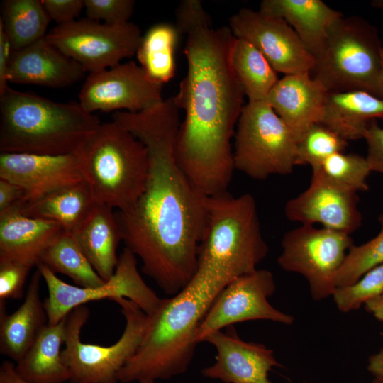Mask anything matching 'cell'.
Listing matches in <instances>:
<instances>
[{"label":"cell","mask_w":383,"mask_h":383,"mask_svg":"<svg viewBox=\"0 0 383 383\" xmlns=\"http://www.w3.org/2000/svg\"><path fill=\"white\" fill-rule=\"evenodd\" d=\"M179 110L171 97L140 112L112 115L144 144L149 160L143 193L129 209L115 213L122 241L140 259L143 272L170 296L194 274L207 223V196L176 159Z\"/></svg>","instance_id":"obj_1"},{"label":"cell","mask_w":383,"mask_h":383,"mask_svg":"<svg viewBox=\"0 0 383 383\" xmlns=\"http://www.w3.org/2000/svg\"><path fill=\"white\" fill-rule=\"evenodd\" d=\"M229 26L198 27L187 34L188 70L174 96L185 111L175 143L177 161L204 196L227 192L235 170L231 140L245 96L232 66Z\"/></svg>","instance_id":"obj_2"},{"label":"cell","mask_w":383,"mask_h":383,"mask_svg":"<svg viewBox=\"0 0 383 383\" xmlns=\"http://www.w3.org/2000/svg\"><path fill=\"white\" fill-rule=\"evenodd\" d=\"M230 282L197 267L177 294L162 299L148 316L143 340L118 373L123 383L169 379L187 371L194 357L197 329L207 311Z\"/></svg>","instance_id":"obj_3"},{"label":"cell","mask_w":383,"mask_h":383,"mask_svg":"<svg viewBox=\"0 0 383 383\" xmlns=\"http://www.w3.org/2000/svg\"><path fill=\"white\" fill-rule=\"evenodd\" d=\"M79 103L56 102L9 87L0 95V152L75 154L101 125Z\"/></svg>","instance_id":"obj_4"},{"label":"cell","mask_w":383,"mask_h":383,"mask_svg":"<svg viewBox=\"0 0 383 383\" xmlns=\"http://www.w3.org/2000/svg\"><path fill=\"white\" fill-rule=\"evenodd\" d=\"M75 155L96 203L123 211L143 193L149 170L147 148L115 121L101 123Z\"/></svg>","instance_id":"obj_5"},{"label":"cell","mask_w":383,"mask_h":383,"mask_svg":"<svg viewBox=\"0 0 383 383\" xmlns=\"http://www.w3.org/2000/svg\"><path fill=\"white\" fill-rule=\"evenodd\" d=\"M207 223L197 265L229 281L255 270L266 257L255 198L228 192L206 198Z\"/></svg>","instance_id":"obj_6"},{"label":"cell","mask_w":383,"mask_h":383,"mask_svg":"<svg viewBox=\"0 0 383 383\" xmlns=\"http://www.w3.org/2000/svg\"><path fill=\"white\" fill-rule=\"evenodd\" d=\"M382 48L375 26L357 16H343L329 27L310 74L328 91L359 90L382 98Z\"/></svg>","instance_id":"obj_7"},{"label":"cell","mask_w":383,"mask_h":383,"mask_svg":"<svg viewBox=\"0 0 383 383\" xmlns=\"http://www.w3.org/2000/svg\"><path fill=\"white\" fill-rule=\"evenodd\" d=\"M113 301L120 306L126 325L119 339L109 346L82 342L81 331L89 317L87 306H78L67 315L62 358L72 383H117L119 372L137 351L148 316L129 299Z\"/></svg>","instance_id":"obj_8"},{"label":"cell","mask_w":383,"mask_h":383,"mask_svg":"<svg viewBox=\"0 0 383 383\" xmlns=\"http://www.w3.org/2000/svg\"><path fill=\"white\" fill-rule=\"evenodd\" d=\"M297 141L266 101L244 106L235 133V170L256 180L287 175L296 166Z\"/></svg>","instance_id":"obj_9"},{"label":"cell","mask_w":383,"mask_h":383,"mask_svg":"<svg viewBox=\"0 0 383 383\" xmlns=\"http://www.w3.org/2000/svg\"><path fill=\"white\" fill-rule=\"evenodd\" d=\"M353 245L350 234L301 225L283 235L277 263L284 271L303 276L312 299L318 301L333 296L337 274Z\"/></svg>","instance_id":"obj_10"},{"label":"cell","mask_w":383,"mask_h":383,"mask_svg":"<svg viewBox=\"0 0 383 383\" xmlns=\"http://www.w3.org/2000/svg\"><path fill=\"white\" fill-rule=\"evenodd\" d=\"M36 267L48 289V295L43 304L48 324L59 323L75 308L93 301L126 298L148 316L152 314L162 301L145 282L138 269L136 256L126 248L118 256L113 276L93 288L69 284L43 264Z\"/></svg>","instance_id":"obj_11"},{"label":"cell","mask_w":383,"mask_h":383,"mask_svg":"<svg viewBox=\"0 0 383 383\" xmlns=\"http://www.w3.org/2000/svg\"><path fill=\"white\" fill-rule=\"evenodd\" d=\"M142 37L132 22L113 26L87 18L57 25L45 35L89 73L113 67L136 55Z\"/></svg>","instance_id":"obj_12"},{"label":"cell","mask_w":383,"mask_h":383,"mask_svg":"<svg viewBox=\"0 0 383 383\" xmlns=\"http://www.w3.org/2000/svg\"><path fill=\"white\" fill-rule=\"evenodd\" d=\"M275 289L274 275L265 269H256L231 281L201 321L196 332L197 343L204 342L209 335L224 328L247 321L292 324L294 316L274 308L268 301Z\"/></svg>","instance_id":"obj_13"},{"label":"cell","mask_w":383,"mask_h":383,"mask_svg":"<svg viewBox=\"0 0 383 383\" xmlns=\"http://www.w3.org/2000/svg\"><path fill=\"white\" fill-rule=\"evenodd\" d=\"M162 85L152 81L134 61L90 72L79 91V104L89 113H138L164 99Z\"/></svg>","instance_id":"obj_14"},{"label":"cell","mask_w":383,"mask_h":383,"mask_svg":"<svg viewBox=\"0 0 383 383\" xmlns=\"http://www.w3.org/2000/svg\"><path fill=\"white\" fill-rule=\"evenodd\" d=\"M229 28L236 38L257 49L277 72H310L313 67V56L282 18L243 8L231 17Z\"/></svg>","instance_id":"obj_15"},{"label":"cell","mask_w":383,"mask_h":383,"mask_svg":"<svg viewBox=\"0 0 383 383\" xmlns=\"http://www.w3.org/2000/svg\"><path fill=\"white\" fill-rule=\"evenodd\" d=\"M357 193L337 184L318 169H313L309 186L289 200L284 213L291 221L314 226L351 235L361 226Z\"/></svg>","instance_id":"obj_16"},{"label":"cell","mask_w":383,"mask_h":383,"mask_svg":"<svg viewBox=\"0 0 383 383\" xmlns=\"http://www.w3.org/2000/svg\"><path fill=\"white\" fill-rule=\"evenodd\" d=\"M204 342L216 350L215 362L201 370L207 378L224 383H272L268 372L273 367L280 366L272 350L261 343L243 340L234 326L209 335Z\"/></svg>","instance_id":"obj_17"},{"label":"cell","mask_w":383,"mask_h":383,"mask_svg":"<svg viewBox=\"0 0 383 383\" xmlns=\"http://www.w3.org/2000/svg\"><path fill=\"white\" fill-rule=\"evenodd\" d=\"M0 178L22 188L25 192V202L84 181L79 161L75 154L1 153Z\"/></svg>","instance_id":"obj_18"},{"label":"cell","mask_w":383,"mask_h":383,"mask_svg":"<svg viewBox=\"0 0 383 383\" xmlns=\"http://www.w3.org/2000/svg\"><path fill=\"white\" fill-rule=\"evenodd\" d=\"M87 71L45 37L13 50L9 66V82L51 88L70 87L82 80Z\"/></svg>","instance_id":"obj_19"},{"label":"cell","mask_w":383,"mask_h":383,"mask_svg":"<svg viewBox=\"0 0 383 383\" xmlns=\"http://www.w3.org/2000/svg\"><path fill=\"white\" fill-rule=\"evenodd\" d=\"M328 92L310 72L287 74L278 80L266 101L298 142L311 126L321 123Z\"/></svg>","instance_id":"obj_20"},{"label":"cell","mask_w":383,"mask_h":383,"mask_svg":"<svg viewBox=\"0 0 383 383\" xmlns=\"http://www.w3.org/2000/svg\"><path fill=\"white\" fill-rule=\"evenodd\" d=\"M62 231L55 221L25 216L16 205L0 214V259L37 266L43 253Z\"/></svg>","instance_id":"obj_21"},{"label":"cell","mask_w":383,"mask_h":383,"mask_svg":"<svg viewBox=\"0 0 383 383\" xmlns=\"http://www.w3.org/2000/svg\"><path fill=\"white\" fill-rule=\"evenodd\" d=\"M41 279L37 269L32 275L24 301L14 312L6 313L5 301H0V353L16 362L26 354L48 323L40 296Z\"/></svg>","instance_id":"obj_22"},{"label":"cell","mask_w":383,"mask_h":383,"mask_svg":"<svg viewBox=\"0 0 383 383\" xmlns=\"http://www.w3.org/2000/svg\"><path fill=\"white\" fill-rule=\"evenodd\" d=\"M260 11L285 21L313 57L321 50L329 27L343 16L321 0H264Z\"/></svg>","instance_id":"obj_23"},{"label":"cell","mask_w":383,"mask_h":383,"mask_svg":"<svg viewBox=\"0 0 383 383\" xmlns=\"http://www.w3.org/2000/svg\"><path fill=\"white\" fill-rule=\"evenodd\" d=\"M113 209L96 203L74 233L93 268L105 282L115 272L118 262L117 249L122 240Z\"/></svg>","instance_id":"obj_24"},{"label":"cell","mask_w":383,"mask_h":383,"mask_svg":"<svg viewBox=\"0 0 383 383\" xmlns=\"http://www.w3.org/2000/svg\"><path fill=\"white\" fill-rule=\"evenodd\" d=\"M377 119L383 120V98L359 90L328 91L321 123L349 140L363 138Z\"/></svg>","instance_id":"obj_25"},{"label":"cell","mask_w":383,"mask_h":383,"mask_svg":"<svg viewBox=\"0 0 383 383\" xmlns=\"http://www.w3.org/2000/svg\"><path fill=\"white\" fill-rule=\"evenodd\" d=\"M96 202L84 181L62 187L19 206L26 216L55 221L63 231L74 233Z\"/></svg>","instance_id":"obj_26"},{"label":"cell","mask_w":383,"mask_h":383,"mask_svg":"<svg viewBox=\"0 0 383 383\" xmlns=\"http://www.w3.org/2000/svg\"><path fill=\"white\" fill-rule=\"evenodd\" d=\"M67 316L57 323H47L26 354L16 362V370L24 379L33 383H63L70 380L61 350L65 343Z\"/></svg>","instance_id":"obj_27"},{"label":"cell","mask_w":383,"mask_h":383,"mask_svg":"<svg viewBox=\"0 0 383 383\" xmlns=\"http://www.w3.org/2000/svg\"><path fill=\"white\" fill-rule=\"evenodd\" d=\"M0 24L12 50L28 46L46 35L50 21L42 0H4Z\"/></svg>","instance_id":"obj_28"},{"label":"cell","mask_w":383,"mask_h":383,"mask_svg":"<svg viewBox=\"0 0 383 383\" xmlns=\"http://www.w3.org/2000/svg\"><path fill=\"white\" fill-rule=\"evenodd\" d=\"M38 264L55 274L67 276L80 287L93 288L105 282L93 268L74 234L65 231L47 248Z\"/></svg>","instance_id":"obj_29"},{"label":"cell","mask_w":383,"mask_h":383,"mask_svg":"<svg viewBox=\"0 0 383 383\" xmlns=\"http://www.w3.org/2000/svg\"><path fill=\"white\" fill-rule=\"evenodd\" d=\"M231 62L249 102L266 101L279 79L263 55L248 41L236 38Z\"/></svg>","instance_id":"obj_30"},{"label":"cell","mask_w":383,"mask_h":383,"mask_svg":"<svg viewBox=\"0 0 383 383\" xmlns=\"http://www.w3.org/2000/svg\"><path fill=\"white\" fill-rule=\"evenodd\" d=\"M179 33L175 26L159 23L142 37L136 55L147 75L163 85L174 75V51Z\"/></svg>","instance_id":"obj_31"},{"label":"cell","mask_w":383,"mask_h":383,"mask_svg":"<svg viewBox=\"0 0 383 383\" xmlns=\"http://www.w3.org/2000/svg\"><path fill=\"white\" fill-rule=\"evenodd\" d=\"M348 145V140L328 126L313 124L297 142L296 165L316 168L331 155L344 152Z\"/></svg>","instance_id":"obj_32"},{"label":"cell","mask_w":383,"mask_h":383,"mask_svg":"<svg viewBox=\"0 0 383 383\" xmlns=\"http://www.w3.org/2000/svg\"><path fill=\"white\" fill-rule=\"evenodd\" d=\"M314 169H318L331 181L353 192L369 189L367 178L372 170L366 157L337 152Z\"/></svg>","instance_id":"obj_33"},{"label":"cell","mask_w":383,"mask_h":383,"mask_svg":"<svg viewBox=\"0 0 383 383\" xmlns=\"http://www.w3.org/2000/svg\"><path fill=\"white\" fill-rule=\"evenodd\" d=\"M379 221L381 229L374 238L350 248L336 276L337 288L355 283L369 270L383 263V213L379 216Z\"/></svg>","instance_id":"obj_34"},{"label":"cell","mask_w":383,"mask_h":383,"mask_svg":"<svg viewBox=\"0 0 383 383\" xmlns=\"http://www.w3.org/2000/svg\"><path fill=\"white\" fill-rule=\"evenodd\" d=\"M382 294L383 263L369 270L355 283L338 287L332 296L337 309L348 313Z\"/></svg>","instance_id":"obj_35"},{"label":"cell","mask_w":383,"mask_h":383,"mask_svg":"<svg viewBox=\"0 0 383 383\" xmlns=\"http://www.w3.org/2000/svg\"><path fill=\"white\" fill-rule=\"evenodd\" d=\"M86 18L118 26L129 22L134 11L133 0H84Z\"/></svg>","instance_id":"obj_36"},{"label":"cell","mask_w":383,"mask_h":383,"mask_svg":"<svg viewBox=\"0 0 383 383\" xmlns=\"http://www.w3.org/2000/svg\"><path fill=\"white\" fill-rule=\"evenodd\" d=\"M32 268L16 260L0 259V301L22 298Z\"/></svg>","instance_id":"obj_37"},{"label":"cell","mask_w":383,"mask_h":383,"mask_svg":"<svg viewBox=\"0 0 383 383\" xmlns=\"http://www.w3.org/2000/svg\"><path fill=\"white\" fill-rule=\"evenodd\" d=\"M176 28L180 34H187L201 26H210L211 19L201 1L185 0L176 10Z\"/></svg>","instance_id":"obj_38"},{"label":"cell","mask_w":383,"mask_h":383,"mask_svg":"<svg viewBox=\"0 0 383 383\" xmlns=\"http://www.w3.org/2000/svg\"><path fill=\"white\" fill-rule=\"evenodd\" d=\"M50 20L57 25L73 22L84 9V0H42Z\"/></svg>","instance_id":"obj_39"},{"label":"cell","mask_w":383,"mask_h":383,"mask_svg":"<svg viewBox=\"0 0 383 383\" xmlns=\"http://www.w3.org/2000/svg\"><path fill=\"white\" fill-rule=\"evenodd\" d=\"M367 147L366 158L372 172H379L383 175V128L380 127L377 120L372 121L365 133Z\"/></svg>","instance_id":"obj_40"},{"label":"cell","mask_w":383,"mask_h":383,"mask_svg":"<svg viewBox=\"0 0 383 383\" xmlns=\"http://www.w3.org/2000/svg\"><path fill=\"white\" fill-rule=\"evenodd\" d=\"M26 201L22 188L11 181L0 178V214Z\"/></svg>","instance_id":"obj_41"},{"label":"cell","mask_w":383,"mask_h":383,"mask_svg":"<svg viewBox=\"0 0 383 383\" xmlns=\"http://www.w3.org/2000/svg\"><path fill=\"white\" fill-rule=\"evenodd\" d=\"M12 52L11 43L0 24V95L9 87L7 73Z\"/></svg>","instance_id":"obj_42"},{"label":"cell","mask_w":383,"mask_h":383,"mask_svg":"<svg viewBox=\"0 0 383 383\" xmlns=\"http://www.w3.org/2000/svg\"><path fill=\"white\" fill-rule=\"evenodd\" d=\"M0 383H33L21 377L16 366L10 361H4L0 367Z\"/></svg>","instance_id":"obj_43"},{"label":"cell","mask_w":383,"mask_h":383,"mask_svg":"<svg viewBox=\"0 0 383 383\" xmlns=\"http://www.w3.org/2000/svg\"><path fill=\"white\" fill-rule=\"evenodd\" d=\"M367 370L375 379L383 383V348L369 357Z\"/></svg>","instance_id":"obj_44"},{"label":"cell","mask_w":383,"mask_h":383,"mask_svg":"<svg viewBox=\"0 0 383 383\" xmlns=\"http://www.w3.org/2000/svg\"><path fill=\"white\" fill-rule=\"evenodd\" d=\"M366 309L370 312L377 320L383 321V299L377 297L367 301Z\"/></svg>","instance_id":"obj_45"},{"label":"cell","mask_w":383,"mask_h":383,"mask_svg":"<svg viewBox=\"0 0 383 383\" xmlns=\"http://www.w3.org/2000/svg\"><path fill=\"white\" fill-rule=\"evenodd\" d=\"M381 58H382V69L380 74V87L382 90V97L383 98V48L381 52Z\"/></svg>","instance_id":"obj_46"},{"label":"cell","mask_w":383,"mask_h":383,"mask_svg":"<svg viewBox=\"0 0 383 383\" xmlns=\"http://www.w3.org/2000/svg\"><path fill=\"white\" fill-rule=\"evenodd\" d=\"M372 383H382V382H380L379 381H378V380H377V379H374L373 380Z\"/></svg>","instance_id":"obj_47"},{"label":"cell","mask_w":383,"mask_h":383,"mask_svg":"<svg viewBox=\"0 0 383 383\" xmlns=\"http://www.w3.org/2000/svg\"><path fill=\"white\" fill-rule=\"evenodd\" d=\"M137 383H155V382H137Z\"/></svg>","instance_id":"obj_48"},{"label":"cell","mask_w":383,"mask_h":383,"mask_svg":"<svg viewBox=\"0 0 383 383\" xmlns=\"http://www.w3.org/2000/svg\"><path fill=\"white\" fill-rule=\"evenodd\" d=\"M379 297H381V298H382V299H383V294H382V295H381V296H380Z\"/></svg>","instance_id":"obj_49"}]
</instances>
